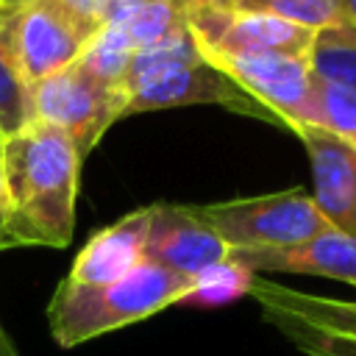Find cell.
<instances>
[{"instance_id":"6da1fadb","label":"cell","mask_w":356,"mask_h":356,"mask_svg":"<svg viewBox=\"0 0 356 356\" xmlns=\"http://www.w3.org/2000/svg\"><path fill=\"white\" fill-rule=\"evenodd\" d=\"M81 161L75 142L39 120L3 136L0 178L6 197V250L70 245Z\"/></svg>"},{"instance_id":"4316f807","label":"cell","mask_w":356,"mask_h":356,"mask_svg":"<svg viewBox=\"0 0 356 356\" xmlns=\"http://www.w3.org/2000/svg\"><path fill=\"white\" fill-rule=\"evenodd\" d=\"M0 17H6V14H0Z\"/></svg>"},{"instance_id":"277c9868","label":"cell","mask_w":356,"mask_h":356,"mask_svg":"<svg viewBox=\"0 0 356 356\" xmlns=\"http://www.w3.org/2000/svg\"><path fill=\"white\" fill-rule=\"evenodd\" d=\"M195 211L231 248V253L292 248L331 231V222L303 189L195 206Z\"/></svg>"},{"instance_id":"52a82bcc","label":"cell","mask_w":356,"mask_h":356,"mask_svg":"<svg viewBox=\"0 0 356 356\" xmlns=\"http://www.w3.org/2000/svg\"><path fill=\"white\" fill-rule=\"evenodd\" d=\"M95 36L97 28L78 19L61 0H42L8 17L14 61L28 86L75 64Z\"/></svg>"},{"instance_id":"4fadbf2b","label":"cell","mask_w":356,"mask_h":356,"mask_svg":"<svg viewBox=\"0 0 356 356\" xmlns=\"http://www.w3.org/2000/svg\"><path fill=\"white\" fill-rule=\"evenodd\" d=\"M248 295L259 303L264 317H286L314 331H325L342 339H356V300L300 292L261 275L253 278Z\"/></svg>"},{"instance_id":"3957f363","label":"cell","mask_w":356,"mask_h":356,"mask_svg":"<svg viewBox=\"0 0 356 356\" xmlns=\"http://www.w3.org/2000/svg\"><path fill=\"white\" fill-rule=\"evenodd\" d=\"M125 114L214 103L228 106L261 120H273L256 100L239 92L222 72H217L195 47L189 31L181 39H172L161 47L134 53L128 78H125Z\"/></svg>"},{"instance_id":"cb8c5ba5","label":"cell","mask_w":356,"mask_h":356,"mask_svg":"<svg viewBox=\"0 0 356 356\" xmlns=\"http://www.w3.org/2000/svg\"><path fill=\"white\" fill-rule=\"evenodd\" d=\"M0 356H19L17 348H14V339L8 337V331L3 328V323H0Z\"/></svg>"},{"instance_id":"5b68a950","label":"cell","mask_w":356,"mask_h":356,"mask_svg":"<svg viewBox=\"0 0 356 356\" xmlns=\"http://www.w3.org/2000/svg\"><path fill=\"white\" fill-rule=\"evenodd\" d=\"M125 86H106L78 61L31 86L33 120L64 131L83 159L106 128L125 117Z\"/></svg>"},{"instance_id":"603a6c76","label":"cell","mask_w":356,"mask_h":356,"mask_svg":"<svg viewBox=\"0 0 356 356\" xmlns=\"http://www.w3.org/2000/svg\"><path fill=\"white\" fill-rule=\"evenodd\" d=\"M33 3H42V0H0V14L8 17V14H17V11H22Z\"/></svg>"},{"instance_id":"30bf717a","label":"cell","mask_w":356,"mask_h":356,"mask_svg":"<svg viewBox=\"0 0 356 356\" xmlns=\"http://www.w3.org/2000/svg\"><path fill=\"white\" fill-rule=\"evenodd\" d=\"M298 139L306 145L314 178V203L331 228L356 236V147L342 136L300 125Z\"/></svg>"},{"instance_id":"e0dca14e","label":"cell","mask_w":356,"mask_h":356,"mask_svg":"<svg viewBox=\"0 0 356 356\" xmlns=\"http://www.w3.org/2000/svg\"><path fill=\"white\" fill-rule=\"evenodd\" d=\"M8 17H0V136H11L33 120L31 86L19 75L8 39Z\"/></svg>"},{"instance_id":"ba28073f","label":"cell","mask_w":356,"mask_h":356,"mask_svg":"<svg viewBox=\"0 0 356 356\" xmlns=\"http://www.w3.org/2000/svg\"><path fill=\"white\" fill-rule=\"evenodd\" d=\"M186 11V31L197 53L217 56H303L309 58L317 31L250 11H234L225 6H195Z\"/></svg>"},{"instance_id":"7402d4cb","label":"cell","mask_w":356,"mask_h":356,"mask_svg":"<svg viewBox=\"0 0 356 356\" xmlns=\"http://www.w3.org/2000/svg\"><path fill=\"white\" fill-rule=\"evenodd\" d=\"M150 0H106V11H103V28L106 25H120L122 19H128L136 8H142Z\"/></svg>"},{"instance_id":"5bb4252c","label":"cell","mask_w":356,"mask_h":356,"mask_svg":"<svg viewBox=\"0 0 356 356\" xmlns=\"http://www.w3.org/2000/svg\"><path fill=\"white\" fill-rule=\"evenodd\" d=\"M114 28H120L134 53H142L186 36V11L175 0H150Z\"/></svg>"},{"instance_id":"8fae6325","label":"cell","mask_w":356,"mask_h":356,"mask_svg":"<svg viewBox=\"0 0 356 356\" xmlns=\"http://www.w3.org/2000/svg\"><path fill=\"white\" fill-rule=\"evenodd\" d=\"M150 217H153V209L145 206V209L128 211L117 222L92 234L86 239V245L78 250V256H75L64 281L97 286V284L120 281L122 275L142 267L145 264V245H147Z\"/></svg>"},{"instance_id":"9c48e42d","label":"cell","mask_w":356,"mask_h":356,"mask_svg":"<svg viewBox=\"0 0 356 356\" xmlns=\"http://www.w3.org/2000/svg\"><path fill=\"white\" fill-rule=\"evenodd\" d=\"M145 261L175 275L195 278L203 270L231 259V248L197 217L195 206L153 203Z\"/></svg>"},{"instance_id":"9a60e30c","label":"cell","mask_w":356,"mask_h":356,"mask_svg":"<svg viewBox=\"0 0 356 356\" xmlns=\"http://www.w3.org/2000/svg\"><path fill=\"white\" fill-rule=\"evenodd\" d=\"M225 8L267 14L309 31H339L345 28L342 0H225Z\"/></svg>"},{"instance_id":"7c38bea8","label":"cell","mask_w":356,"mask_h":356,"mask_svg":"<svg viewBox=\"0 0 356 356\" xmlns=\"http://www.w3.org/2000/svg\"><path fill=\"white\" fill-rule=\"evenodd\" d=\"M231 259L242 261L248 270L259 273H298V275H323L356 286V236L337 228L292 245L273 250H234Z\"/></svg>"},{"instance_id":"d4e9b609","label":"cell","mask_w":356,"mask_h":356,"mask_svg":"<svg viewBox=\"0 0 356 356\" xmlns=\"http://www.w3.org/2000/svg\"><path fill=\"white\" fill-rule=\"evenodd\" d=\"M342 8H345V28L356 31V0H342Z\"/></svg>"},{"instance_id":"484cf974","label":"cell","mask_w":356,"mask_h":356,"mask_svg":"<svg viewBox=\"0 0 356 356\" xmlns=\"http://www.w3.org/2000/svg\"><path fill=\"white\" fill-rule=\"evenodd\" d=\"M184 8H195V6H225V0H175Z\"/></svg>"},{"instance_id":"d6986e66","label":"cell","mask_w":356,"mask_h":356,"mask_svg":"<svg viewBox=\"0 0 356 356\" xmlns=\"http://www.w3.org/2000/svg\"><path fill=\"white\" fill-rule=\"evenodd\" d=\"M256 273L236 259H225L192 278V289L184 303L189 306H222L250 292Z\"/></svg>"},{"instance_id":"44dd1931","label":"cell","mask_w":356,"mask_h":356,"mask_svg":"<svg viewBox=\"0 0 356 356\" xmlns=\"http://www.w3.org/2000/svg\"><path fill=\"white\" fill-rule=\"evenodd\" d=\"M264 320L275 325L303 356H356V339H342L325 331H314L286 317H264Z\"/></svg>"},{"instance_id":"7a4b0ae2","label":"cell","mask_w":356,"mask_h":356,"mask_svg":"<svg viewBox=\"0 0 356 356\" xmlns=\"http://www.w3.org/2000/svg\"><path fill=\"white\" fill-rule=\"evenodd\" d=\"M189 289L192 278L175 275L150 261L111 284L86 286L61 281L47 303L50 337L58 348L83 345L184 303Z\"/></svg>"},{"instance_id":"ffe728a7","label":"cell","mask_w":356,"mask_h":356,"mask_svg":"<svg viewBox=\"0 0 356 356\" xmlns=\"http://www.w3.org/2000/svg\"><path fill=\"white\" fill-rule=\"evenodd\" d=\"M312 125L325 128L356 147V95L314 78V83H312Z\"/></svg>"},{"instance_id":"ac0fdd59","label":"cell","mask_w":356,"mask_h":356,"mask_svg":"<svg viewBox=\"0 0 356 356\" xmlns=\"http://www.w3.org/2000/svg\"><path fill=\"white\" fill-rule=\"evenodd\" d=\"M131 61H134V50L114 25L100 28L78 58V64L106 86H125Z\"/></svg>"},{"instance_id":"8992f818","label":"cell","mask_w":356,"mask_h":356,"mask_svg":"<svg viewBox=\"0 0 356 356\" xmlns=\"http://www.w3.org/2000/svg\"><path fill=\"white\" fill-rule=\"evenodd\" d=\"M217 72H222L239 92L256 100L275 122L312 125V67L303 56L259 53V56H217L200 53Z\"/></svg>"},{"instance_id":"2e32d148","label":"cell","mask_w":356,"mask_h":356,"mask_svg":"<svg viewBox=\"0 0 356 356\" xmlns=\"http://www.w3.org/2000/svg\"><path fill=\"white\" fill-rule=\"evenodd\" d=\"M312 75L356 95V31H317L309 50Z\"/></svg>"}]
</instances>
